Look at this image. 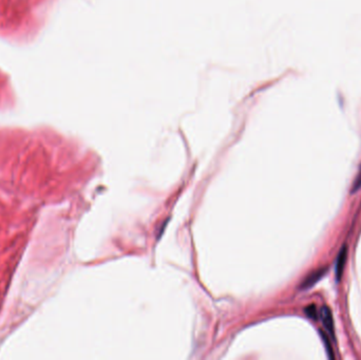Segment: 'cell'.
Segmentation results:
<instances>
[{
    "mask_svg": "<svg viewBox=\"0 0 361 360\" xmlns=\"http://www.w3.org/2000/svg\"><path fill=\"white\" fill-rule=\"evenodd\" d=\"M348 245L343 244L341 248L338 251V255L336 257V263H335V276H336V281L339 282L343 276V272H345V267L347 264V259H348Z\"/></svg>",
    "mask_w": 361,
    "mask_h": 360,
    "instance_id": "6da1fadb",
    "label": "cell"
},
{
    "mask_svg": "<svg viewBox=\"0 0 361 360\" xmlns=\"http://www.w3.org/2000/svg\"><path fill=\"white\" fill-rule=\"evenodd\" d=\"M326 270H328V268L326 267H320L318 269L313 270L312 272H309L308 275L304 278V280L300 283L299 289L305 290V289H308V288H311L312 286H314L325 275Z\"/></svg>",
    "mask_w": 361,
    "mask_h": 360,
    "instance_id": "7a4b0ae2",
    "label": "cell"
},
{
    "mask_svg": "<svg viewBox=\"0 0 361 360\" xmlns=\"http://www.w3.org/2000/svg\"><path fill=\"white\" fill-rule=\"evenodd\" d=\"M319 318L322 321V324L324 325V328L328 331L329 335L335 338V328H334V319H333V314L332 311L329 307L323 306L320 312H319Z\"/></svg>",
    "mask_w": 361,
    "mask_h": 360,
    "instance_id": "3957f363",
    "label": "cell"
},
{
    "mask_svg": "<svg viewBox=\"0 0 361 360\" xmlns=\"http://www.w3.org/2000/svg\"><path fill=\"white\" fill-rule=\"evenodd\" d=\"M320 336H321V339H322L323 344H324L326 353H328V356H329L331 359H334V358H335V355H334V351H333V348H332V344H331V341H330L329 335L323 333V332H320Z\"/></svg>",
    "mask_w": 361,
    "mask_h": 360,
    "instance_id": "277c9868",
    "label": "cell"
},
{
    "mask_svg": "<svg viewBox=\"0 0 361 360\" xmlns=\"http://www.w3.org/2000/svg\"><path fill=\"white\" fill-rule=\"evenodd\" d=\"M304 313H305V315H306L309 319L318 320V318H319V312H318V310H317L316 305H314V304L306 306V307L304 308Z\"/></svg>",
    "mask_w": 361,
    "mask_h": 360,
    "instance_id": "5b68a950",
    "label": "cell"
},
{
    "mask_svg": "<svg viewBox=\"0 0 361 360\" xmlns=\"http://www.w3.org/2000/svg\"><path fill=\"white\" fill-rule=\"evenodd\" d=\"M361 188V165L359 167L358 173L353 181V186L351 188V194H356Z\"/></svg>",
    "mask_w": 361,
    "mask_h": 360,
    "instance_id": "8992f818",
    "label": "cell"
}]
</instances>
